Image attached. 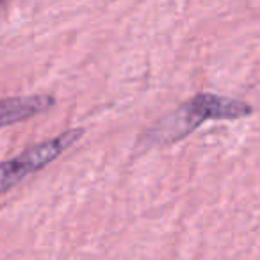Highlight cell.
Instances as JSON below:
<instances>
[{"mask_svg":"<svg viewBox=\"0 0 260 260\" xmlns=\"http://www.w3.org/2000/svg\"><path fill=\"white\" fill-rule=\"evenodd\" d=\"M253 112L251 105L235 98L221 96L214 93H200L187 100L168 116L155 128L153 138L164 145L175 143L189 136L192 130L210 119H241Z\"/></svg>","mask_w":260,"mask_h":260,"instance_id":"cell-1","label":"cell"},{"mask_svg":"<svg viewBox=\"0 0 260 260\" xmlns=\"http://www.w3.org/2000/svg\"><path fill=\"white\" fill-rule=\"evenodd\" d=\"M82 128L66 130V132L59 134L57 138H52L48 141L40 143V145L22 152L20 155L0 162V194H4L9 189L18 185L29 175L36 173V171L43 170L50 162H54L70 146L75 145L82 138Z\"/></svg>","mask_w":260,"mask_h":260,"instance_id":"cell-2","label":"cell"},{"mask_svg":"<svg viewBox=\"0 0 260 260\" xmlns=\"http://www.w3.org/2000/svg\"><path fill=\"white\" fill-rule=\"evenodd\" d=\"M55 104V98L50 94H30V96L0 98V128L15 125L23 119L45 112Z\"/></svg>","mask_w":260,"mask_h":260,"instance_id":"cell-3","label":"cell"},{"mask_svg":"<svg viewBox=\"0 0 260 260\" xmlns=\"http://www.w3.org/2000/svg\"><path fill=\"white\" fill-rule=\"evenodd\" d=\"M0 2H2V0H0Z\"/></svg>","mask_w":260,"mask_h":260,"instance_id":"cell-4","label":"cell"}]
</instances>
